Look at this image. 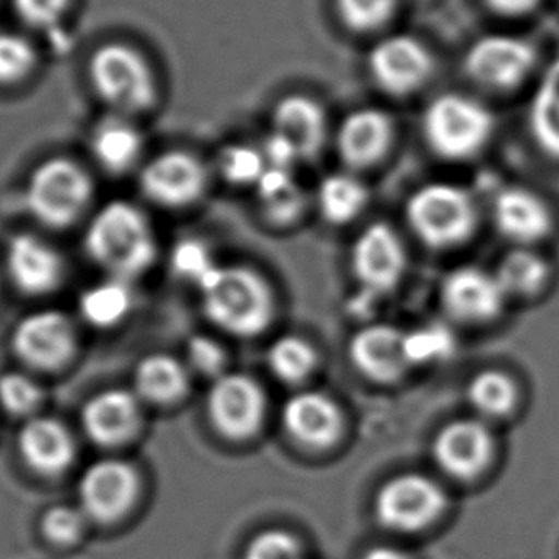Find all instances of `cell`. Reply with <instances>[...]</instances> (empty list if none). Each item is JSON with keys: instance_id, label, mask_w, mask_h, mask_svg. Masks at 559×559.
Here are the masks:
<instances>
[{"instance_id": "cell-1", "label": "cell", "mask_w": 559, "mask_h": 559, "mask_svg": "<svg viewBox=\"0 0 559 559\" xmlns=\"http://www.w3.org/2000/svg\"><path fill=\"white\" fill-rule=\"evenodd\" d=\"M85 249L114 278H136L156 259V238L148 218L132 203L104 205L86 226Z\"/></svg>"}, {"instance_id": "cell-2", "label": "cell", "mask_w": 559, "mask_h": 559, "mask_svg": "<svg viewBox=\"0 0 559 559\" xmlns=\"http://www.w3.org/2000/svg\"><path fill=\"white\" fill-rule=\"evenodd\" d=\"M198 289L205 317L228 334H261L271 322V288L261 274L248 266L218 264Z\"/></svg>"}, {"instance_id": "cell-3", "label": "cell", "mask_w": 559, "mask_h": 559, "mask_svg": "<svg viewBox=\"0 0 559 559\" xmlns=\"http://www.w3.org/2000/svg\"><path fill=\"white\" fill-rule=\"evenodd\" d=\"M421 132L437 156L466 162L489 144L495 134V116L472 96L441 94L424 111Z\"/></svg>"}, {"instance_id": "cell-4", "label": "cell", "mask_w": 559, "mask_h": 559, "mask_svg": "<svg viewBox=\"0 0 559 559\" xmlns=\"http://www.w3.org/2000/svg\"><path fill=\"white\" fill-rule=\"evenodd\" d=\"M93 88L116 116L148 111L157 102V81L139 50L111 43L94 52L88 66Z\"/></svg>"}, {"instance_id": "cell-5", "label": "cell", "mask_w": 559, "mask_h": 559, "mask_svg": "<svg viewBox=\"0 0 559 559\" xmlns=\"http://www.w3.org/2000/svg\"><path fill=\"white\" fill-rule=\"evenodd\" d=\"M406 218L414 234L429 248H456L474 234L477 207L464 188L431 182L408 198Z\"/></svg>"}, {"instance_id": "cell-6", "label": "cell", "mask_w": 559, "mask_h": 559, "mask_svg": "<svg viewBox=\"0 0 559 559\" xmlns=\"http://www.w3.org/2000/svg\"><path fill=\"white\" fill-rule=\"evenodd\" d=\"M93 200V180L75 162L55 157L35 167L25 187V205L45 226L73 225Z\"/></svg>"}, {"instance_id": "cell-7", "label": "cell", "mask_w": 559, "mask_h": 559, "mask_svg": "<svg viewBox=\"0 0 559 559\" xmlns=\"http://www.w3.org/2000/svg\"><path fill=\"white\" fill-rule=\"evenodd\" d=\"M443 489L426 475L404 474L385 483L376 497V518L396 533L429 527L443 513Z\"/></svg>"}, {"instance_id": "cell-8", "label": "cell", "mask_w": 559, "mask_h": 559, "mask_svg": "<svg viewBox=\"0 0 559 559\" xmlns=\"http://www.w3.org/2000/svg\"><path fill=\"white\" fill-rule=\"evenodd\" d=\"M350 261L358 284L362 286V301H372L391 294L406 271L403 241L385 223H373L358 234ZM362 301H358V305Z\"/></svg>"}, {"instance_id": "cell-9", "label": "cell", "mask_w": 559, "mask_h": 559, "mask_svg": "<svg viewBox=\"0 0 559 559\" xmlns=\"http://www.w3.org/2000/svg\"><path fill=\"white\" fill-rule=\"evenodd\" d=\"M263 389L246 373H223L213 381L207 396V414L213 428L233 441L255 436L263 426Z\"/></svg>"}, {"instance_id": "cell-10", "label": "cell", "mask_w": 559, "mask_h": 559, "mask_svg": "<svg viewBox=\"0 0 559 559\" xmlns=\"http://www.w3.org/2000/svg\"><path fill=\"white\" fill-rule=\"evenodd\" d=\"M368 68L381 91L408 96L428 85L436 71V60L421 40L411 35H391L372 48Z\"/></svg>"}, {"instance_id": "cell-11", "label": "cell", "mask_w": 559, "mask_h": 559, "mask_svg": "<svg viewBox=\"0 0 559 559\" xmlns=\"http://www.w3.org/2000/svg\"><path fill=\"white\" fill-rule=\"evenodd\" d=\"M535 66V47L515 35H487L475 40L466 55L467 75L492 91L520 86Z\"/></svg>"}, {"instance_id": "cell-12", "label": "cell", "mask_w": 559, "mask_h": 559, "mask_svg": "<svg viewBox=\"0 0 559 559\" xmlns=\"http://www.w3.org/2000/svg\"><path fill=\"white\" fill-rule=\"evenodd\" d=\"M136 469L123 460H100L79 481V508L88 520L111 523L131 510L139 497Z\"/></svg>"}, {"instance_id": "cell-13", "label": "cell", "mask_w": 559, "mask_h": 559, "mask_svg": "<svg viewBox=\"0 0 559 559\" xmlns=\"http://www.w3.org/2000/svg\"><path fill=\"white\" fill-rule=\"evenodd\" d=\"M207 179V169L198 157L187 152H167L142 169L140 188L150 202L179 210L202 198Z\"/></svg>"}, {"instance_id": "cell-14", "label": "cell", "mask_w": 559, "mask_h": 559, "mask_svg": "<svg viewBox=\"0 0 559 559\" xmlns=\"http://www.w3.org/2000/svg\"><path fill=\"white\" fill-rule=\"evenodd\" d=\"M12 347L25 365L52 370L70 360L75 349V332L62 312H32L20 320L12 334Z\"/></svg>"}, {"instance_id": "cell-15", "label": "cell", "mask_w": 559, "mask_h": 559, "mask_svg": "<svg viewBox=\"0 0 559 559\" xmlns=\"http://www.w3.org/2000/svg\"><path fill=\"white\" fill-rule=\"evenodd\" d=\"M506 297L497 274L477 266H460L444 278L441 286L444 311L462 322L497 319L504 307Z\"/></svg>"}, {"instance_id": "cell-16", "label": "cell", "mask_w": 559, "mask_h": 559, "mask_svg": "<svg viewBox=\"0 0 559 559\" xmlns=\"http://www.w3.org/2000/svg\"><path fill=\"white\" fill-rule=\"evenodd\" d=\"M495 441L487 426L475 419H459L444 426L433 443V459L454 479H474L489 466Z\"/></svg>"}, {"instance_id": "cell-17", "label": "cell", "mask_w": 559, "mask_h": 559, "mask_svg": "<svg viewBox=\"0 0 559 559\" xmlns=\"http://www.w3.org/2000/svg\"><path fill=\"white\" fill-rule=\"evenodd\" d=\"M395 139L393 119L383 109L353 111L337 131V152L353 169H366L388 156Z\"/></svg>"}, {"instance_id": "cell-18", "label": "cell", "mask_w": 559, "mask_h": 559, "mask_svg": "<svg viewBox=\"0 0 559 559\" xmlns=\"http://www.w3.org/2000/svg\"><path fill=\"white\" fill-rule=\"evenodd\" d=\"M7 271L14 286L29 296H43L58 288L63 261L48 241L33 234H16L7 248Z\"/></svg>"}, {"instance_id": "cell-19", "label": "cell", "mask_w": 559, "mask_h": 559, "mask_svg": "<svg viewBox=\"0 0 559 559\" xmlns=\"http://www.w3.org/2000/svg\"><path fill=\"white\" fill-rule=\"evenodd\" d=\"M284 428L297 443L309 449H328L343 433L340 406L319 391H304L292 396L284 406Z\"/></svg>"}, {"instance_id": "cell-20", "label": "cell", "mask_w": 559, "mask_h": 559, "mask_svg": "<svg viewBox=\"0 0 559 559\" xmlns=\"http://www.w3.org/2000/svg\"><path fill=\"white\" fill-rule=\"evenodd\" d=\"M349 355L358 372L380 383L396 381L411 368L406 334L388 324L360 330L350 342Z\"/></svg>"}, {"instance_id": "cell-21", "label": "cell", "mask_w": 559, "mask_h": 559, "mask_svg": "<svg viewBox=\"0 0 559 559\" xmlns=\"http://www.w3.org/2000/svg\"><path fill=\"white\" fill-rule=\"evenodd\" d=\"M498 233L520 246L543 240L550 234L554 218L540 195L521 187L502 188L492 203Z\"/></svg>"}, {"instance_id": "cell-22", "label": "cell", "mask_w": 559, "mask_h": 559, "mask_svg": "<svg viewBox=\"0 0 559 559\" xmlns=\"http://www.w3.org/2000/svg\"><path fill=\"white\" fill-rule=\"evenodd\" d=\"M81 419L94 443L104 447L123 443L139 428V396L124 389H106L85 404Z\"/></svg>"}, {"instance_id": "cell-23", "label": "cell", "mask_w": 559, "mask_h": 559, "mask_svg": "<svg viewBox=\"0 0 559 559\" xmlns=\"http://www.w3.org/2000/svg\"><path fill=\"white\" fill-rule=\"evenodd\" d=\"M17 449L25 464L37 474H62L75 456L70 429L60 419L37 416L25 421L17 436Z\"/></svg>"}, {"instance_id": "cell-24", "label": "cell", "mask_w": 559, "mask_h": 559, "mask_svg": "<svg viewBox=\"0 0 559 559\" xmlns=\"http://www.w3.org/2000/svg\"><path fill=\"white\" fill-rule=\"evenodd\" d=\"M272 132L289 142L301 159L317 156L326 142V111L309 96H286L274 108Z\"/></svg>"}, {"instance_id": "cell-25", "label": "cell", "mask_w": 559, "mask_h": 559, "mask_svg": "<svg viewBox=\"0 0 559 559\" xmlns=\"http://www.w3.org/2000/svg\"><path fill=\"white\" fill-rule=\"evenodd\" d=\"M91 152L104 171L123 175L139 164L144 152V136L129 117L114 114L94 129Z\"/></svg>"}, {"instance_id": "cell-26", "label": "cell", "mask_w": 559, "mask_h": 559, "mask_svg": "<svg viewBox=\"0 0 559 559\" xmlns=\"http://www.w3.org/2000/svg\"><path fill=\"white\" fill-rule=\"evenodd\" d=\"M528 129L536 146L559 162V56L554 58L536 85L528 108Z\"/></svg>"}, {"instance_id": "cell-27", "label": "cell", "mask_w": 559, "mask_h": 559, "mask_svg": "<svg viewBox=\"0 0 559 559\" xmlns=\"http://www.w3.org/2000/svg\"><path fill=\"white\" fill-rule=\"evenodd\" d=\"M187 388L188 366L171 355H148L140 360L134 370L136 396H142L150 403H173L185 395Z\"/></svg>"}, {"instance_id": "cell-28", "label": "cell", "mask_w": 559, "mask_h": 559, "mask_svg": "<svg viewBox=\"0 0 559 559\" xmlns=\"http://www.w3.org/2000/svg\"><path fill=\"white\" fill-rule=\"evenodd\" d=\"M257 198L264 217L274 225L296 223L307 205L304 188L299 187L294 171H280L271 167L257 182Z\"/></svg>"}, {"instance_id": "cell-29", "label": "cell", "mask_w": 559, "mask_h": 559, "mask_svg": "<svg viewBox=\"0 0 559 559\" xmlns=\"http://www.w3.org/2000/svg\"><path fill=\"white\" fill-rule=\"evenodd\" d=\"M317 202L328 223L347 225L365 211L368 188L353 173H332L320 182Z\"/></svg>"}, {"instance_id": "cell-30", "label": "cell", "mask_w": 559, "mask_h": 559, "mask_svg": "<svg viewBox=\"0 0 559 559\" xmlns=\"http://www.w3.org/2000/svg\"><path fill=\"white\" fill-rule=\"evenodd\" d=\"M132 299L131 282L109 276L83 292L79 299V311L93 326H117L131 312Z\"/></svg>"}, {"instance_id": "cell-31", "label": "cell", "mask_w": 559, "mask_h": 559, "mask_svg": "<svg viewBox=\"0 0 559 559\" xmlns=\"http://www.w3.org/2000/svg\"><path fill=\"white\" fill-rule=\"evenodd\" d=\"M495 274L506 296L531 297L544 288L548 264L531 249H513L500 261Z\"/></svg>"}, {"instance_id": "cell-32", "label": "cell", "mask_w": 559, "mask_h": 559, "mask_svg": "<svg viewBox=\"0 0 559 559\" xmlns=\"http://www.w3.org/2000/svg\"><path fill=\"white\" fill-rule=\"evenodd\" d=\"M467 399L483 416L504 418L515 408L518 389L506 373L489 370L475 376L467 388Z\"/></svg>"}, {"instance_id": "cell-33", "label": "cell", "mask_w": 559, "mask_h": 559, "mask_svg": "<svg viewBox=\"0 0 559 559\" xmlns=\"http://www.w3.org/2000/svg\"><path fill=\"white\" fill-rule=\"evenodd\" d=\"M317 350L297 335H284L272 343L269 366L276 378L286 383H301L317 368Z\"/></svg>"}, {"instance_id": "cell-34", "label": "cell", "mask_w": 559, "mask_h": 559, "mask_svg": "<svg viewBox=\"0 0 559 559\" xmlns=\"http://www.w3.org/2000/svg\"><path fill=\"white\" fill-rule=\"evenodd\" d=\"M218 171L230 185L249 187L255 185L269 169L263 150L251 148L248 144H233L226 146L218 154Z\"/></svg>"}, {"instance_id": "cell-35", "label": "cell", "mask_w": 559, "mask_h": 559, "mask_svg": "<svg viewBox=\"0 0 559 559\" xmlns=\"http://www.w3.org/2000/svg\"><path fill=\"white\" fill-rule=\"evenodd\" d=\"M32 43L17 33L0 32V85H16L35 70Z\"/></svg>"}, {"instance_id": "cell-36", "label": "cell", "mask_w": 559, "mask_h": 559, "mask_svg": "<svg viewBox=\"0 0 559 559\" xmlns=\"http://www.w3.org/2000/svg\"><path fill=\"white\" fill-rule=\"evenodd\" d=\"M454 350V335L443 324H429L406 334V355L412 365H428L449 358Z\"/></svg>"}, {"instance_id": "cell-37", "label": "cell", "mask_w": 559, "mask_h": 559, "mask_svg": "<svg viewBox=\"0 0 559 559\" xmlns=\"http://www.w3.org/2000/svg\"><path fill=\"white\" fill-rule=\"evenodd\" d=\"M343 24L353 32L380 29L395 16L399 0H335Z\"/></svg>"}, {"instance_id": "cell-38", "label": "cell", "mask_w": 559, "mask_h": 559, "mask_svg": "<svg viewBox=\"0 0 559 559\" xmlns=\"http://www.w3.org/2000/svg\"><path fill=\"white\" fill-rule=\"evenodd\" d=\"M218 264L211 255L210 248L202 240L187 238L180 240L171 251V269L179 278L187 280L194 284L195 288L203 280L210 276L211 272L217 269Z\"/></svg>"}, {"instance_id": "cell-39", "label": "cell", "mask_w": 559, "mask_h": 559, "mask_svg": "<svg viewBox=\"0 0 559 559\" xmlns=\"http://www.w3.org/2000/svg\"><path fill=\"white\" fill-rule=\"evenodd\" d=\"M43 391L39 383L22 372L0 376V406L12 416H32L39 408Z\"/></svg>"}, {"instance_id": "cell-40", "label": "cell", "mask_w": 559, "mask_h": 559, "mask_svg": "<svg viewBox=\"0 0 559 559\" xmlns=\"http://www.w3.org/2000/svg\"><path fill=\"white\" fill-rule=\"evenodd\" d=\"M86 520L88 518L81 508L58 504L52 506L43 515L40 527H43V535L47 536L48 543L56 544V546H70V544L78 543L85 533Z\"/></svg>"}, {"instance_id": "cell-41", "label": "cell", "mask_w": 559, "mask_h": 559, "mask_svg": "<svg viewBox=\"0 0 559 559\" xmlns=\"http://www.w3.org/2000/svg\"><path fill=\"white\" fill-rule=\"evenodd\" d=\"M243 559H304L301 544L280 528L263 531L248 544Z\"/></svg>"}, {"instance_id": "cell-42", "label": "cell", "mask_w": 559, "mask_h": 559, "mask_svg": "<svg viewBox=\"0 0 559 559\" xmlns=\"http://www.w3.org/2000/svg\"><path fill=\"white\" fill-rule=\"evenodd\" d=\"M187 366L202 376L217 380L225 372L226 353L221 343L207 335H194L187 343Z\"/></svg>"}, {"instance_id": "cell-43", "label": "cell", "mask_w": 559, "mask_h": 559, "mask_svg": "<svg viewBox=\"0 0 559 559\" xmlns=\"http://www.w3.org/2000/svg\"><path fill=\"white\" fill-rule=\"evenodd\" d=\"M17 16L32 27H52L68 12L70 0H12Z\"/></svg>"}, {"instance_id": "cell-44", "label": "cell", "mask_w": 559, "mask_h": 559, "mask_svg": "<svg viewBox=\"0 0 559 559\" xmlns=\"http://www.w3.org/2000/svg\"><path fill=\"white\" fill-rule=\"evenodd\" d=\"M490 9L504 16H525L540 4V0H485Z\"/></svg>"}, {"instance_id": "cell-45", "label": "cell", "mask_w": 559, "mask_h": 559, "mask_svg": "<svg viewBox=\"0 0 559 559\" xmlns=\"http://www.w3.org/2000/svg\"><path fill=\"white\" fill-rule=\"evenodd\" d=\"M362 559H411L404 551L391 548V546H376L372 550L366 551Z\"/></svg>"}]
</instances>
